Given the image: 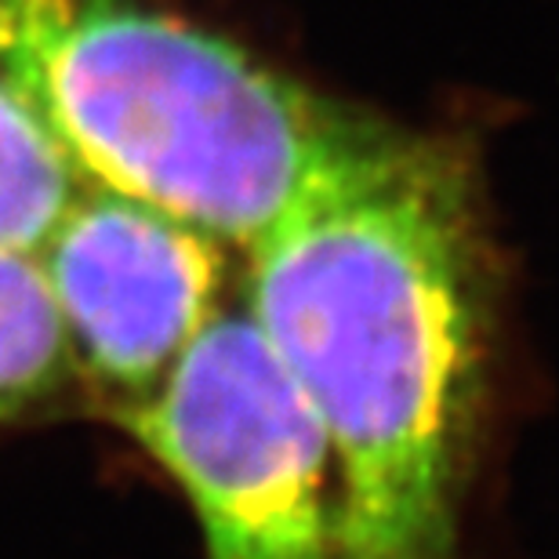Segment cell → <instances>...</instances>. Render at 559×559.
Returning <instances> with one entry per match:
<instances>
[{"instance_id":"6da1fadb","label":"cell","mask_w":559,"mask_h":559,"mask_svg":"<svg viewBox=\"0 0 559 559\" xmlns=\"http://www.w3.org/2000/svg\"><path fill=\"white\" fill-rule=\"evenodd\" d=\"M243 254L240 306L338 465L349 559H462L495 342L465 150L400 128Z\"/></svg>"},{"instance_id":"7a4b0ae2","label":"cell","mask_w":559,"mask_h":559,"mask_svg":"<svg viewBox=\"0 0 559 559\" xmlns=\"http://www.w3.org/2000/svg\"><path fill=\"white\" fill-rule=\"evenodd\" d=\"M4 73L87 186L229 251L254 248L400 131L145 0H26Z\"/></svg>"},{"instance_id":"3957f363","label":"cell","mask_w":559,"mask_h":559,"mask_svg":"<svg viewBox=\"0 0 559 559\" xmlns=\"http://www.w3.org/2000/svg\"><path fill=\"white\" fill-rule=\"evenodd\" d=\"M117 425L182 487L207 559H349L323 425L243 306H222Z\"/></svg>"},{"instance_id":"277c9868","label":"cell","mask_w":559,"mask_h":559,"mask_svg":"<svg viewBox=\"0 0 559 559\" xmlns=\"http://www.w3.org/2000/svg\"><path fill=\"white\" fill-rule=\"evenodd\" d=\"M33 262L76 378L114 418L142 404L226 306L229 248L103 186L84 182Z\"/></svg>"},{"instance_id":"5b68a950","label":"cell","mask_w":559,"mask_h":559,"mask_svg":"<svg viewBox=\"0 0 559 559\" xmlns=\"http://www.w3.org/2000/svg\"><path fill=\"white\" fill-rule=\"evenodd\" d=\"M81 189L84 175L48 120L0 73V251L33 259Z\"/></svg>"},{"instance_id":"8992f818","label":"cell","mask_w":559,"mask_h":559,"mask_svg":"<svg viewBox=\"0 0 559 559\" xmlns=\"http://www.w3.org/2000/svg\"><path fill=\"white\" fill-rule=\"evenodd\" d=\"M76 378L37 262L0 251V425L48 407Z\"/></svg>"},{"instance_id":"52a82bcc","label":"cell","mask_w":559,"mask_h":559,"mask_svg":"<svg viewBox=\"0 0 559 559\" xmlns=\"http://www.w3.org/2000/svg\"><path fill=\"white\" fill-rule=\"evenodd\" d=\"M22 11H26V0H0V62L8 59L11 44L19 37Z\"/></svg>"}]
</instances>
